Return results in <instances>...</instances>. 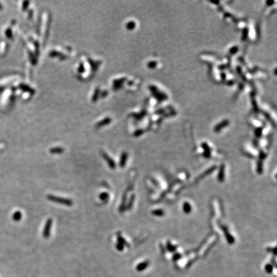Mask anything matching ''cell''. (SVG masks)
Segmentation results:
<instances>
[{"instance_id":"4","label":"cell","mask_w":277,"mask_h":277,"mask_svg":"<svg viewBox=\"0 0 277 277\" xmlns=\"http://www.w3.org/2000/svg\"><path fill=\"white\" fill-rule=\"evenodd\" d=\"M127 158H128L127 153L123 152L121 155L120 161H119V166L121 168H124L125 166L126 161H127Z\"/></svg>"},{"instance_id":"9","label":"cell","mask_w":277,"mask_h":277,"mask_svg":"<svg viewBox=\"0 0 277 277\" xmlns=\"http://www.w3.org/2000/svg\"><path fill=\"white\" fill-rule=\"evenodd\" d=\"M183 210H184V212L186 214H189L191 213V205L188 202H185L184 203V205H183Z\"/></svg>"},{"instance_id":"1","label":"cell","mask_w":277,"mask_h":277,"mask_svg":"<svg viewBox=\"0 0 277 277\" xmlns=\"http://www.w3.org/2000/svg\"><path fill=\"white\" fill-rule=\"evenodd\" d=\"M47 198H48V200H50V201H51L52 202L62 204L66 206H68V207H71V206H72L73 205V202L71 199H69V198L56 196L54 195H51V194H49V195H48Z\"/></svg>"},{"instance_id":"16","label":"cell","mask_w":277,"mask_h":277,"mask_svg":"<svg viewBox=\"0 0 277 277\" xmlns=\"http://www.w3.org/2000/svg\"><path fill=\"white\" fill-rule=\"evenodd\" d=\"M266 271H267L268 272L270 273V272L272 271V269H273V266H272V265L268 264V265H267V266H266Z\"/></svg>"},{"instance_id":"8","label":"cell","mask_w":277,"mask_h":277,"mask_svg":"<svg viewBox=\"0 0 277 277\" xmlns=\"http://www.w3.org/2000/svg\"><path fill=\"white\" fill-rule=\"evenodd\" d=\"M117 243H119L121 244H122L124 246H129V244L127 243V242L126 241V240L124 239L123 237H122V235H121L120 233H117Z\"/></svg>"},{"instance_id":"14","label":"cell","mask_w":277,"mask_h":277,"mask_svg":"<svg viewBox=\"0 0 277 277\" xmlns=\"http://www.w3.org/2000/svg\"><path fill=\"white\" fill-rule=\"evenodd\" d=\"M116 248L117 250L121 251H123L124 250V248H125V246L123 245L122 244H121L119 243H117V244L116 245Z\"/></svg>"},{"instance_id":"7","label":"cell","mask_w":277,"mask_h":277,"mask_svg":"<svg viewBox=\"0 0 277 277\" xmlns=\"http://www.w3.org/2000/svg\"><path fill=\"white\" fill-rule=\"evenodd\" d=\"M64 151L63 148L61 147H55V148H53L50 150V152L52 154H61Z\"/></svg>"},{"instance_id":"11","label":"cell","mask_w":277,"mask_h":277,"mask_svg":"<svg viewBox=\"0 0 277 277\" xmlns=\"http://www.w3.org/2000/svg\"><path fill=\"white\" fill-rule=\"evenodd\" d=\"M134 199H135V196L132 195L130 197V199H129V202L128 203V205H126V209L127 210H130V209H132L133 204L134 203Z\"/></svg>"},{"instance_id":"6","label":"cell","mask_w":277,"mask_h":277,"mask_svg":"<svg viewBox=\"0 0 277 277\" xmlns=\"http://www.w3.org/2000/svg\"><path fill=\"white\" fill-rule=\"evenodd\" d=\"M126 200V194L125 193V194H124V195H123L122 202H121V203L120 205V207L119 208V210L120 213H123V212L125 211V209H126V205H125Z\"/></svg>"},{"instance_id":"5","label":"cell","mask_w":277,"mask_h":277,"mask_svg":"<svg viewBox=\"0 0 277 277\" xmlns=\"http://www.w3.org/2000/svg\"><path fill=\"white\" fill-rule=\"evenodd\" d=\"M149 264H150V262L148 261H144V262H141L137 265L136 267V269H137V271H138V272H142V271L144 270L148 266Z\"/></svg>"},{"instance_id":"13","label":"cell","mask_w":277,"mask_h":277,"mask_svg":"<svg viewBox=\"0 0 277 277\" xmlns=\"http://www.w3.org/2000/svg\"><path fill=\"white\" fill-rule=\"evenodd\" d=\"M152 214L156 216H162L164 214V212L161 209H157L153 210Z\"/></svg>"},{"instance_id":"2","label":"cell","mask_w":277,"mask_h":277,"mask_svg":"<svg viewBox=\"0 0 277 277\" xmlns=\"http://www.w3.org/2000/svg\"><path fill=\"white\" fill-rule=\"evenodd\" d=\"M53 225V220L51 219V218H49V219L47 220L45 225L44 227L43 230V235L44 238L45 239H48L50 237V234H51V229Z\"/></svg>"},{"instance_id":"10","label":"cell","mask_w":277,"mask_h":277,"mask_svg":"<svg viewBox=\"0 0 277 277\" xmlns=\"http://www.w3.org/2000/svg\"><path fill=\"white\" fill-rule=\"evenodd\" d=\"M99 199H101L102 201H103V202H108L109 199V193L106 192H102L101 194H99Z\"/></svg>"},{"instance_id":"15","label":"cell","mask_w":277,"mask_h":277,"mask_svg":"<svg viewBox=\"0 0 277 277\" xmlns=\"http://www.w3.org/2000/svg\"><path fill=\"white\" fill-rule=\"evenodd\" d=\"M258 173H261L262 172V163L259 162L258 165Z\"/></svg>"},{"instance_id":"12","label":"cell","mask_w":277,"mask_h":277,"mask_svg":"<svg viewBox=\"0 0 277 277\" xmlns=\"http://www.w3.org/2000/svg\"><path fill=\"white\" fill-rule=\"evenodd\" d=\"M218 180H219L220 182H223L224 180V166H223L220 168V171L219 175H218Z\"/></svg>"},{"instance_id":"3","label":"cell","mask_w":277,"mask_h":277,"mask_svg":"<svg viewBox=\"0 0 277 277\" xmlns=\"http://www.w3.org/2000/svg\"><path fill=\"white\" fill-rule=\"evenodd\" d=\"M101 155L103 157V158L105 159V161L107 162L109 168L110 169H114L116 168V162L113 160V159L108 154H106V153L105 151H101Z\"/></svg>"}]
</instances>
